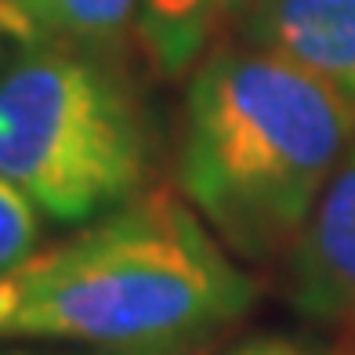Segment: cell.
I'll list each match as a JSON object with an SVG mask.
<instances>
[{
  "label": "cell",
  "instance_id": "cell-13",
  "mask_svg": "<svg viewBox=\"0 0 355 355\" xmlns=\"http://www.w3.org/2000/svg\"><path fill=\"white\" fill-rule=\"evenodd\" d=\"M26 4H29V11H33V0H26Z\"/></svg>",
  "mask_w": 355,
  "mask_h": 355
},
{
  "label": "cell",
  "instance_id": "cell-5",
  "mask_svg": "<svg viewBox=\"0 0 355 355\" xmlns=\"http://www.w3.org/2000/svg\"><path fill=\"white\" fill-rule=\"evenodd\" d=\"M225 37L279 55L355 98V0H239Z\"/></svg>",
  "mask_w": 355,
  "mask_h": 355
},
{
  "label": "cell",
  "instance_id": "cell-9",
  "mask_svg": "<svg viewBox=\"0 0 355 355\" xmlns=\"http://www.w3.org/2000/svg\"><path fill=\"white\" fill-rule=\"evenodd\" d=\"M229 355H304V352L286 337H254V341L232 348Z\"/></svg>",
  "mask_w": 355,
  "mask_h": 355
},
{
  "label": "cell",
  "instance_id": "cell-2",
  "mask_svg": "<svg viewBox=\"0 0 355 355\" xmlns=\"http://www.w3.org/2000/svg\"><path fill=\"white\" fill-rule=\"evenodd\" d=\"M15 279L4 337H51L123 352L182 348L243 319L257 283L232 261L178 189H145L123 207L37 250Z\"/></svg>",
  "mask_w": 355,
  "mask_h": 355
},
{
  "label": "cell",
  "instance_id": "cell-11",
  "mask_svg": "<svg viewBox=\"0 0 355 355\" xmlns=\"http://www.w3.org/2000/svg\"><path fill=\"white\" fill-rule=\"evenodd\" d=\"M330 355H355V330H341V337H337Z\"/></svg>",
  "mask_w": 355,
  "mask_h": 355
},
{
  "label": "cell",
  "instance_id": "cell-4",
  "mask_svg": "<svg viewBox=\"0 0 355 355\" xmlns=\"http://www.w3.org/2000/svg\"><path fill=\"white\" fill-rule=\"evenodd\" d=\"M286 283L301 315L355 330V141L286 254Z\"/></svg>",
  "mask_w": 355,
  "mask_h": 355
},
{
  "label": "cell",
  "instance_id": "cell-12",
  "mask_svg": "<svg viewBox=\"0 0 355 355\" xmlns=\"http://www.w3.org/2000/svg\"><path fill=\"white\" fill-rule=\"evenodd\" d=\"M4 355H26V352H4Z\"/></svg>",
  "mask_w": 355,
  "mask_h": 355
},
{
  "label": "cell",
  "instance_id": "cell-10",
  "mask_svg": "<svg viewBox=\"0 0 355 355\" xmlns=\"http://www.w3.org/2000/svg\"><path fill=\"white\" fill-rule=\"evenodd\" d=\"M15 312V279L0 276V337L8 334V319Z\"/></svg>",
  "mask_w": 355,
  "mask_h": 355
},
{
  "label": "cell",
  "instance_id": "cell-3",
  "mask_svg": "<svg viewBox=\"0 0 355 355\" xmlns=\"http://www.w3.org/2000/svg\"><path fill=\"white\" fill-rule=\"evenodd\" d=\"M87 44L47 37L0 66V174L55 225H87L145 192L135 91Z\"/></svg>",
  "mask_w": 355,
  "mask_h": 355
},
{
  "label": "cell",
  "instance_id": "cell-8",
  "mask_svg": "<svg viewBox=\"0 0 355 355\" xmlns=\"http://www.w3.org/2000/svg\"><path fill=\"white\" fill-rule=\"evenodd\" d=\"M11 40V44H40L47 40L44 26L37 22V15L29 11L26 0H0V44Z\"/></svg>",
  "mask_w": 355,
  "mask_h": 355
},
{
  "label": "cell",
  "instance_id": "cell-7",
  "mask_svg": "<svg viewBox=\"0 0 355 355\" xmlns=\"http://www.w3.org/2000/svg\"><path fill=\"white\" fill-rule=\"evenodd\" d=\"M40 243V211L0 174V276L22 268Z\"/></svg>",
  "mask_w": 355,
  "mask_h": 355
},
{
  "label": "cell",
  "instance_id": "cell-6",
  "mask_svg": "<svg viewBox=\"0 0 355 355\" xmlns=\"http://www.w3.org/2000/svg\"><path fill=\"white\" fill-rule=\"evenodd\" d=\"M239 0H141L138 37L149 62L171 80L196 69V62L225 37Z\"/></svg>",
  "mask_w": 355,
  "mask_h": 355
},
{
  "label": "cell",
  "instance_id": "cell-1",
  "mask_svg": "<svg viewBox=\"0 0 355 355\" xmlns=\"http://www.w3.org/2000/svg\"><path fill=\"white\" fill-rule=\"evenodd\" d=\"M355 141V98L279 55L221 37L185 84L174 174L232 254L294 250Z\"/></svg>",
  "mask_w": 355,
  "mask_h": 355
}]
</instances>
